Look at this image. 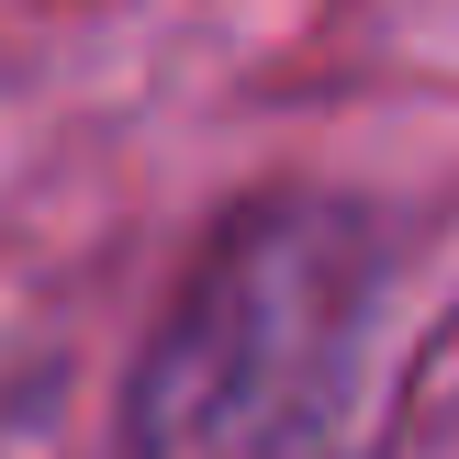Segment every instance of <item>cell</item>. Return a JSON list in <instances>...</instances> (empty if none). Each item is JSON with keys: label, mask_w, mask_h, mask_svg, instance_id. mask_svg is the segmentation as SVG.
<instances>
[{"label": "cell", "mask_w": 459, "mask_h": 459, "mask_svg": "<svg viewBox=\"0 0 459 459\" xmlns=\"http://www.w3.org/2000/svg\"><path fill=\"white\" fill-rule=\"evenodd\" d=\"M393 236L348 191H258L202 236L124 370L134 459H314L381 348Z\"/></svg>", "instance_id": "6da1fadb"}]
</instances>
